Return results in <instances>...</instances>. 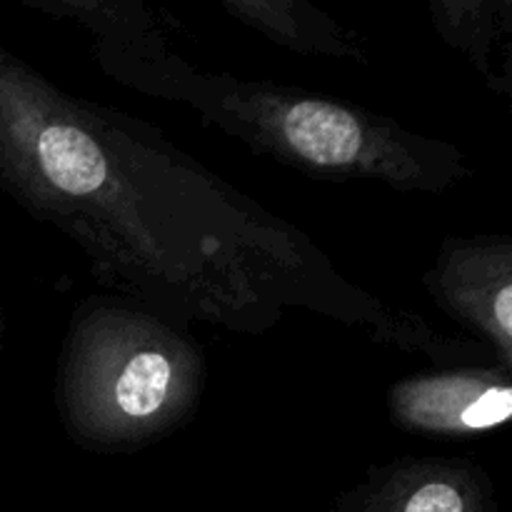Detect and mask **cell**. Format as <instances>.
I'll list each match as a JSON object with an SVG mask.
<instances>
[{"label": "cell", "instance_id": "1", "mask_svg": "<svg viewBox=\"0 0 512 512\" xmlns=\"http://www.w3.org/2000/svg\"><path fill=\"white\" fill-rule=\"evenodd\" d=\"M0 193L68 235L120 298L265 335L293 310L435 360L483 355L345 278L310 235L138 118L63 93L0 45Z\"/></svg>", "mask_w": 512, "mask_h": 512}, {"label": "cell", "instance_id": "2", "mask_svg": "<svg viewBox=\"0 0 512 512\" xmlns=\"http://www.w3.org/2000/svg\"><path fill=\"white\" fill-rule=\"evenodd\" d=\"M78 20L95 38L105 73L128 88L195 110L258 153L333 180H375L408 193H440L470 178L465 155L398 120L298 88L200 70L168 48L138 3L30 0Z\"/></svg>", "mask_w": 512, "mask_h": 512}, {"label": "cell", "instance_id": "3", "mask_svg": "<svg viewBox=\"0 0 512 512\" xmlns=\"http://www.w3.org/2000/svg\"><path fill=\"white\" fill-rule=\"evenodd\" d=\"M203 383V353L180 325L125 298H93L70 320L55 403L75 443L118 453L183 425Z\"/></svg>", "mask_w": 512, "mask_h": 512}, {"label": "cell", "instance_id": "4", "mask_svg": "<svg viewBox=\"0 0 512 512\" xmlns=\"http://www.w3.org/2000/svg\"><path fill=\"white\" fill-rule=\"evenodd\" d=\"M433 303L512 370V243L500 235L450 238L423 280Z\"/></svg>", "mask_w": 512, "mask_h": 512}, {"label": "cell", "instance_id": "5", "mask_svg": "<svg viewBox=\"0 0 512 512\" xmlns=\"http://www.w3.org/2000/svg\"><path fill=\"white\" fill-rule=\"evenodd\" d=\"M388 410L393 423L410 433L443 440L473 438L510 420V370L475 363L410 375L390 388Z\"/></svg>", "mask_w": 512, "mask_h": 512}, {"label": "cell", "instance_id": "6", "mask_svg": "<svg viewBox=\"0 0 512 512\" xmlns=\"http://www.w3.org/2000/svg\"><path fill=\"white\" fill-rule=\"evenodd\" d=\"M338 512H498L495 483L465 458H400L375 465Z\"/></svg>", "mask_w": 512, "mask_h": 512}, {"label": "cell", "instance_id": "7", "mask_svg": "<svg viewBox=\"0 0 512 512\" xmlns=\"http://www.w3.org/2000/svg\"><path fill=\"white\" fill-rule=\"evenodd\" d=\"M433 23L460 50L490 88L510 95L512 8L508 0H435Z\"/></svg>", "mask_w": 512, "mask_h": 512}, {"label": "cell", "instance_id": "8", "mask_svg": "<svg viewBox=\"0 0 512 512\" xmlns=\"http://www.w3.org/2000/svg\"><path fill=\"white\" fill-rule=\"evenodd\" d=\"M223 8L273 43L308 55L365 60L360 40L335 18L300 0H225Z\"/></svg>", "mask_w": 512, "mask_h": 512}, {"label": "cell", "instance_id": "9", "mask_svg": "<svg viewBox=\"0 0 512 512\" xmlns=\"http://www.w3.org/2000/svg\"><path fill=\"white\" fill-rule=\"evenodd\" d=\"M3 343H5V320L0 315V353H3Z\"/></svg>", "mask_w": 512, "mask_h": 512}]
</instances>
